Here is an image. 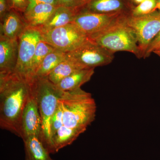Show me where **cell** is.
<instances>
[{
  "instance_id": "6da1fadb",
  "label": "cell",
  "mask_w": 160,
  "mask_h": 160,
  "mask_svg": "<svg viewBox=\"0 0 160 160\" xmlns=\"http://www.w3.org/2000/svg\"><path fill=\"white\" fill-rule=\"evenodd\" d=\"M95 101L89 92L79 89L63 92L51 125L53 153L72 144L95 119Z\"/></svg>"
},
{
  "instance_id": "7a4b0ae2",
  "label": "cell",
  "mask_w": 160,
  "mask_h": 160,
  "mask_svg": "<svg viewBox=\"0 0 160 160\" xmlns=\"http://www.w3.org/2000/svg\"><path fill=\"white\" fill-rule=\"evenodd\" d=\"M31 92L30 81L15 72L0 75V126L21 137L22 115Z\"/></svg>"
},
{
  "instance_id": "3957f363",
  "label": "cell",
  "mask_w": 160,
  "mask_h": 160,
  "mask_svg": "<svg viewBox=\"0 0 160 160\" xmlns=\"http://www.w3.org/2000/svg\"><path fill=\"white\" fill-rule=\"evenodd\" d=\"M32 93L36 100L42 122V141L49 153L53 154L51 141V125L63 91L47 78L35 77L30 80Z\"/></svg>"
},
{
  "instance_id": "277c9868",
  "label": "cell",
  "mask_w": 160,
  "mask_h": 160,
  "mask_svg": "<svg viewBox=\"0 0 160 160\" xmlns=\"http://www.w3.org/2000/svg\"><path fill=\"white\" fill-rule=\"evenodd\" d=\"M129 16L122 17L102 31L89 37V39L112 53L128 52L141 58L136 36L127 23Z\"/></svg>"
},
{
  "instance_id": "5b68a950",
  "label": "cell",
  "mask_w": 160,
  "mask_h": 160,
  "mask_svg": "<svg viewBox=\"0 0 160 160\" xmlns=\"http://www.w3.org/2000/svg\"><path fill=\"white\" fill-rule=\"evenodd\" d=\"M87 35L73 23L42 33V40L55 49L70 52L89 40Z\"/></svg>"
},
{
  "instance_id": "8992f818",
  "label": "cell",
  "mask_w": 160,
  "mask_h": 160,
  "mask_svg": "<svg viewBox=\"0 0 160 160\" xmlns=\"http://www.w3.org/2000/svg\"><path fill=\"white\" fill-rule=\"evenodd\" d=\"M114 54L89 39L77 49L66 53V58L85 69H95L111 63Z\"/></svg>"
},
{
  "instance_id": "52a82bcc",
  "label": "cell",
  "mask_w": 160,
  "mask_h": 160,
  "mask_svg": "<svg viewBox=\"0 0 160 160\" xmlns=\"http://www.w3.org/2000/svg\"><path fill=\"white\" fill-rule=\"evenodd\" d=\"M127 22L136 36L141 58H144L152 41L160 32V13L157 10L142 16H129Z\"/></svg>"
},
{
  "instance_id": "ba28073f",
  "label": "cell",
  "mask_w": 160,
  "mask_h": 160,
  "mask_svg": "<svg viewBox=\"0 0 160 160\" xmlns=\"http://www.w3.org/2000/svg\"><path fill=\"white\" fill-rule=\"evenodd\" d=\"M42 32L37 28L27 27L18 38V57L14 72L29 80L30 66Z\"/></svg>"
},
{
  "instance_id": "9c48e42d",
  "label": "cell",
  "mask_w": 160,
  "mask_h": 160,
  "mask_svg": "<svg viewBox=\"0 0 160 160\" xmlns=\"http://www.w3.org/2000/svg\"><path fill=\"white\" fill-rule=\"evenodd\" d=\"M125 15H127L102 14L81 9L76 15L72 23L89 38L102 31Z\"/></svg>"
},
{
  "instance_id": "30bf717a",
  "label": "cell",
  "mask_w": 160,
  "mask_h": 160,
  "mask_svg": "<svg viewBox=\"0 0 160 160\" xmlns=\"http://www.w3.org/2000/svg\"><path fill=\"white\" fill-rule=\"evenodd\" d=\"M31 136H37L42 140V128L37 103L31 90L22 115L20 138L23 139Z\"/></svg>"
},
{
  "instance_id": "8fae6325",
  "label": "cell",
  "mask_w": 160,
  "mask_h": 160,
  "mask_svg": "<svg viewBox=\"0 0 160 160\" xmlns=\"http://www.w3.org/2000/svg\"><path fill=\"white\" fill-rule=\"evenodd\" d=\"M134 7L132 0H89L82 9L95 13L131 15Z\"/></svg>"
},
{
  "instance_id": "7c38bea8",
  "label": "cell",
  "mask_w": 160,
  "mask_h": 160,
  "mask_svg": "<svg viewBox=\"0 0 160 160\" xmlns=\"http://www.w3.org/2000/svg\"><path fill=\"white\" fill-rule=\"evenodd\" d=\"M18 39H9L0 35V75L14 72L18 57Z\"/></svg>"
},
{
  "instance_id": "4fadbf2b",
  "label": "cell",
  "mask_w": 160,
  "mask_h": 160,
  "mask_svg": "<svg viewBox=\"0 0 160 160\" xmlns=\"http://www.w3.org/2000/svg\"><path fill=\"white\" fill-rule=\"evenodd\" d=\"M27 26L23 13L11 9L1 20V35L9 39H18Z\"/></svg>"
},
{
  "instance_id": "5bb4252c",
  "label": "cell",
  "mask_w": 160,
  "mask_h": 160,
  "mask_svg": "<svg viewBox=\"0 0 160 160\" xmlns=\"http://www.w3.org/2000/svg\"><path fill=\"white\" fill-rule=\"evenodd\" d=\"M58 6L49 4H40L23 13L28 27L38 29L49 19Z\"/></svg>"
},
{
  "instance_id": "9a60e30c",
  "label": "cell",
  "mask_w": 160,
  "mask_h": 160,
  "mask_svg": "<svg viewBox=\"0 0 160 160\" xmlns=\"http://www.w3.org/2000/svg\"><path fill=\"white\" fill-rule=\"evenodd\" d=\"M79 11L58 6L47 22L38 29L42 33L72 23Z\"/></svg>"
},
{
  "instance_id": "2e32d148",
  "label": "cell",
  "mask_w": 160,
  "mask_h": 160,
  "mask_svg": "<svg viewBox=\"0 0 160 160\" xmlns=\"http://www.w3.org/2000/svg\"><path fill=\"white\" fill-rule=\"evenodd\" d=\"M94 73V68L81 69L72 73L56 86L58 89L63 92L77 90L89 82Z\"/></svg>"
},
{
  "instance_id": "e0dca14e",
  "label": "cell",
  "mask_w": 160,
  "mask_h": 160,
  "mask_svg": "<svg viewBox=\"0 0 160 160\" xmlns=\"http://www.w3.org/2000/svg\"><path fill=\"white\" fill-rule=\"evenodd\" d=\"M22 140L25 148V160H53L39 138L31 136Z\"/></svg>"
},
{
  "instance_id": "ac0fdd59",
  "label": "cell",
  "mask_w": 160,
  "mask_h": 160,
  "mask_svg": "<svg viewBox=\"0 0 160 160\" xmlns=\"http://www.w3.org/2000/svg\"><path fill=\"white\" fill-rule=\"evenodd\" d=\"M83 69L85 68L74 61L66 58V59L57 66L46 78L56 85L75 72Z\"/></svg>"
},
{
  "instance_id": "d6986e66",
  "label": "cell",
  "mask_w": 160,
  "mask_h": 160,
  "mask_svg": "<svg viewBox=\"0 0 160 160\" xmlns=\"http://www.w3.org/2000/svg\"><path fill=\"white\" fill-rule=\"evenodd\" d=\"M66 58V52L55 49L49 52L43 60L35 77L46 78L57 66Z\"/></svg>"
},
{
  "instance_id": "ffe728a7",
  "label": "cell",
  "mask_w": 160,
  "mask_h": 160,
  "mask_svg": "<svg viewBox=\"0 0 160 160\" xmlns=\"http://www.w3.org/2000/svg\"><path fill=\"white\" fill-rule=\"evenodd\" d=\"M55 49L54 47L43 40H41L39 42L37 46L30 66V75L31 80L34 77L39 67L46 56Z\"/></svg>"
},
{
  "instance_id": "44dd1931",
  "label": "cell",
  "mask_w": 160,
  "mask_h": 160,
  "mask_svg": "<svg viewBox=\"0 0 160 160\" xmlns=\"http://www.w3.org/2000/svg\"><path fill=\"white\" fill-rule=\"evenodd\" d=\"M157 0H145L139 5L135 6L132 11V17H139L150 14L157 9Z\"/></svg>"
},
{
  "instance_id": "7402d4cb",
  "label": "cell",
  "mask_w": 160,
  "mask_h": 160,
  "mask_svg": "<svg viewBox=\"0 0 160 160\" xmlns=\"http://www.w3.org/2000/svg\"><path fill=\"white\" fill-rule=\"evenodd\" d=\"M87 2L85 0H58V6L80 11Z\"/></svg>"
},
{
  "instance_id": "603a6c76",
  "label": "cell",
  "mask_w": 160,
  "mask_h": 160,
  "mask_svg": "<svg viewBox=\"0 0 160 160\" xmlns=\"http://www.w3.org/2000/svg\"><path fill=\"white\" fill-rule=\"evenodd\" d=\"M7 1L10 9L23 14L26 12L29 5V0H7Z\"/></svg>"
},
{
  "instance_id": "cb8c5ba5",
  "label": "cell",
  "mask_w": 160,
  "mask_h": 160,
  "mask_svg": "<svg viewBox=\"0 0 160 160\" xmlns=\"http://www.w3.org/2000/svg\"><path fill=\"white\" fill-rule=\"evenodd\" d=\"M40 4H49L58 6V0H29V5L26 11L30 10L34 6Z\"/></svg>"
},
{
  "instance_id": "d4e9b609",
  "label": "cell",
  "mask_w": 160,
  "mask_h": 160,
  "mask_svg": "<svg viewBox=\"0 0 160 160\" xmlns=\"http://www.w3.org/2000/svg\"><path fill=\"white\" fill-rule=\"evenodd\" d=\"M160 47V32L153 40L152 41L151 43L148 47V49L146 52L144 58L149 57L151 53L153 52L155 49Z\"/></svg>"
},
{
  "instance_id": "484cf974",
  "label": "cell",
  "mask_w": 160,
  "mask_h": 160,
  "mask_svg": "<svg viewBox=\"0 0 160 160\" xmlns=\"http://www.w3.org/2000/svg\"><path fill=\"white\" fill-rule=\"evenodd\" d=\"M7 0H0V20H2L10 10Z\"/></svg>"
},
{
  "instance_id": "4316f807",
  "label": "cell",
  "mask_w": 160,
  "mask_h": 160,
  "mask_svg": "<svg viewBox=\"0 0 160 160\" xmlns=\"http://www.w3.org/2000/svg\"><path fill=\"white\" fill-rule=\"evenodd\" d=\"M144 1H145V0H132V4L134 5V6H136L139 5L142 2Z\"/></svg>"
},
{
  "instance_id": "83f0119b",
  "label": "cell",
  "mask_w": 160,
  "mask_h": 160,
  "mask_svg": "<svg viewBox=\"0 0 160 160\" xmlns=\"http://www.w3.org/2000/svg\"><path fill=\"white\" fill-rule=\"evenodd\" d=\"M153 53L157 55L160 58V47H159L158 48L155 49L154 51L153 52Z\"/></svg>"
},
{
  "instance_id": "f1b7e54d",
  "label": "cell",
  "mask_w": 160,
  "mask_h": 160,
  "mask_svg": "<svg viewBox=\"0 0 160 160\" xmlns=\"http://www.w3.org/2000/svg\"><path fill=\"white\" fill-rule=\"evenodd\" d=\"M157 10L160 13V0H157Z\"/></svg>"
},
{
  "instance_id": "f546056e",
  "label": "cell",
  "mask_w": 160,
  "mask_h": 160,
  "mask_svg": "<svg viewBox=\"0 0 160 160\" xmlns=\"http://www.w3.org/2000/svg\"><path fill=\"white\" fill-rule=\"evenodd\" d=\"M85 1H87H87H89V0H85Z\"/></svg>"
}]
</instances>
